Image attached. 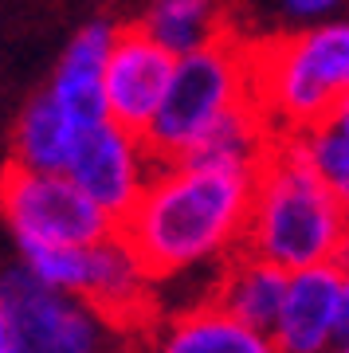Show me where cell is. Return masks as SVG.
<instances>
[{
  "instance_id": "obj_18",
  "label": "cell",
  "mask_w": 349,
  "mask_h": 353,
  "mask_svg": "<svg viewBox=\"0 0 349 353\" xmlns=\"http://www.w3.org/2000/svg\"><path fill=\"white\" fill-rule=\"evenodd\" d=\"M110 353H153V350H150V341H146V334H141V330H134V334H122V338H118V345H114Z\"/></svg>"
},
{
  "instance_id": "obj_9",
  "label": "cell",
  "mask_w": 349,
  "mask_h": 353,
  "mask_svg": "<svg viewBox=\"0 0 349 353\" xmlns=\"http://www.w3.org/2000/svg\"><path fill=\"white\" fill-rule=\"evenodd\" d=\"M141 334L153 353H283L271 330L236 318L212 294L157 310Z\"/></svg>"
},
{
  "instance_id": "obj_8",
  "label": "cell",
  "mask_w": 349,
  "mask_h": 353,
  "mask_svg": "<svg viewBox=\"0 0 349 353\" xmlns=\"http://www.w3.org/2000/svg\"><path fill=\"white\" fill-rule=\"evenodd\" d=\"M177 55L161 48L141 24H122L106 63V110L118 126L146 134L157 118L169 83H173Z\"/></svg>"
},
{
  "instance_id": "obj_3",
  "label": "cell",
  "mask_w": 349,
  "mask_h": 353,
  "mask_svg": "<svg viewBox=\"0 0 349 353\" xmlns=\"http://www.w3.org/2000/svg\"><path fill=\"white\" fill-rule=\"evenodd\" d=\"M255 102L279 138H295L349 99V16L251 43Z\"/></svg>"
},
{
  "instance_id": "obj_13",
  "label": "cell",
  "mask_w": 349,
  "mask_h": 353,
  "mask_svg": "<svg viewBox=\"0 0 349 353\" xmlns=\"http://www.w3.org/2000/svg\"><path fill=\"white\" fill-rule=\"evenodd\" d=\"M79 138H83V126L51 99L48 90H36L12 122L8 161L28 165V169H55V173H63Z\"/></svg>"
},
{
  "instance_id": "obj_1",
  "label": "cell",
  "mask_w": 349,
  "mask_h": 353,
  "mask_svg": "<svg viewBox=\"0 0 349 353\" xmlns=\"http://www.w3.org/2000/svg\"><path fill=\"white\" fill-rule=\"evenodd\" d=\"M255 169L185 157L161 161L118 232L146 259L157 287L212 275L243 252Z\"/></svg>"
},
{
  "instance_id": "obj_21",
  "label": "cell",
  "mask_w": 349,
  "mask_h": 353,
  "mask_svg": "<svg viewBox=\"0 0 349 353\" xmlns=\"http://www.w3.org/2000/svg\"><path fill=\"white\" fill-rule=\"evenodd\" d=\"M346 263H349V255H346Z\"/></svg>"
},
{
  "instance_id": "obj_11",
  "label": "cell",
  "mask_w": 349,
  "mask_h": 353,
  "mask_svg": "<svg viewBox=\"0 0 349 353\" xmlns=\"http://www.w3.org/2000/svg\"><path fill=\"white\" fill-rule=\"evenodd\" d=\"M118 28L122 24H114L106 16L87 20L67 39L59 63H55L48 87H43L83 130L110 118V110H106V63H110Z\"/></svg>"
},
{
  "instance_id": "obj_12",
  "label": "cell",
  "mask_w": 349,
  "mask_h": 353,
  "mask_svg": "<svg viewBox=\"0 0 349 353\" xmlns=\"http://www.w3.org/2000/svg\"><path fill=\"white\" fill-rule=\"evenodd\" d=\"M287 283H290L287 267H279L243 248L212 275L208 294L236 318L271 330L275 318H279V306H283V294H287Z\"/></svg>"
},
{
  "instance_id": "obj_20",
  "label": "cell",
  "mask_w": 349,
  "mask_h": 353,
  "mask_svg": "<svg viewBox=\"0 0 349 353\" xmlns=\"http://www.w3.org/2000/svg\"><path fill=\"white\" fill-rule=\"evenodd\" d=\"M330 353H349V350H341V345H337V350H330Z\"/></svg>"
},
{
  "instance_id": "obj_10",
  "label": "cell",
  "mask_w": 349,
  "mask_h": 353,
  "mask_svg": "<svg viewBox=\"0 0 349 353\" xmlns=\"http://www.w3.org/2000/svg\"><path fill=\"white\" fill-rule=\"evenodd\" d=\"M346 263H318L290 271L287 294L271 326V338L283 353H330L337 350Z\"/></svg>"
},
{
  "instance_id": "obj_7",
  "label": "cell",
  "mask_w": 349,
  "mask_h": 353,
  "mask_svg": "<svg viewBox=\"0 0 349 353\" xmlns=\"http://www.w3.org/2000/svg\"><path fill=\"white\" fill-rule=\"evenodd\" d=\"M157 153L150 150L146 134L118 126L114 118L99 122V126L83 130L75 153L63 173L99 204L102 212H110L122 224L137 196L146 192L153 169H157Z\"/></svg>"
},
{
  "instance_id": "obj_2",
  "label": "cell",
  "mask_w": 349,
  "mask_h": 353,
  "mask_svg": "<svg viewBox=\"0 0 349 353\" xmlns=\"http://www.w3.org/2000/svg\"><path fill=\"white\" fill-rule=\"evenodd\" d=\"M243 248L287 271L346 263L349 208L314 169L299 138H275L271 153L255 169Z\"/></svg>"
},
{
  "instance_id": "obj_4",
  "label": "cell",
  "mask_w": 349,
  "mask_h": 353,
  "mask_svg": "<svg viewBox=\"0 0 349 353\" xmlns=\"http://www.w3.org/2000/svg\"><path fill=\"white\" fill-rule=\"evenodd\" d=\"M255 99V67L251 43L224 36L200 51L177 55L173 83L157 118L146 130L157 161H185L200 150L220 118Z\"/></svg>"
},
{
  "instance_id": "obj_19",
  "label": "cell",
  "mask_w": 349,
  "mask_h": 353,
  "mask_svg": "<svg viewBox=\"0 0 349 353\" xmlns=\"http://www.w3.org/2000/svg\"><path fill=\"white\" fill-rule=\"evenodd\" d=\"M0 353H16V345H12V326H8V310H4V299H0Z\"/></svg>"
},
{
  "instance_id": "obj_14",
  "label": "cell",
  "mask_w": 349,
  "mask_h": 353,
  "mask_svg": "<svg viewBox=\"0 0 349 353\" xmlns=\"http://www.w3.org/2000/svg\"><path fill=\"white\" fill-rule=\"evenodd\" d=\"M137 24L173 55H188V51H200L216 39L232 36L220 0H150L146 12L137 16Z\"/></svg>"
},
{
  "instance_id": "obj_15",
  "label": "cell",
  "mask_w": 349,
  "mask_h": 353,
  "mask_svg": "<svg viewBox=\"0 0 349 353\" xmlns=\"http://www.w3.org/2000/svg\"><path fill=\"white\" fill-rule=\"evenodd\" d=\"M314 169L330 181V189L346 201L349 208V99H341L330 114H322L314 126L295 134Z\"/></svg>"
},
{
  "instance_id": "obj_16",
  "label": "cell",
  "mask_w": 349,
  "mask_h": 353,
  "mask_svg": "<svg viewBox=\"0 0 349 353\" xmlns=\"http://www.w3.org/2000/svg\"><path fill=\"white\" fill-rule=\"evenodd\" d=\"M283 16L299 20V24H318V20H330V16H341V4L346 0H275Z\"/></svg>"
},
{
  "instance_id": "obj_6",
  "label": "cell",
  "mask_w": 349,
  "mask_h": 353,
  "mask_svg": "<svg viewBox=\"0 0 349 353\" xmlns=\"http://www.w3.org/2000/svg\"><path fill=\"white\" fill-rule=\"evenodd\" d=\"M0 299L16 353H110L126 334L94 303L39 283L20 259L0 267Z\"/></svg>"
},
{
  "instance_id": "obj_5",
  "label": "cell",
  "mask_w": 349,
  "mask_h": 353,
  "mask_svg": "<svg viewBox=\"0 0 349 353\" xmlns=\"http://www.w3.org/2000/svg\"><path fill=\"white\" fill-rule=\"evenodd\" d=\"M0 228L20 252L99 243L118 232V220L102 212L67 173L8 161L0 169Z\"/></svg>"
},
{
  "instance_id": "obj_17",
  "label": "cell",
  "mask_w": 349,
  "mask_h": 353,
  "mask_svg": "<svg viewBox=\"0 0 349 353\" xmlns=\"http://www.w3.org/2000/svg\"><path fill=\"white\" fill-rule=\"evenodd\" d=\"M337 345L349 350V263H346V287H341V318H337Z\"/></svg>"
}]
</instances>
